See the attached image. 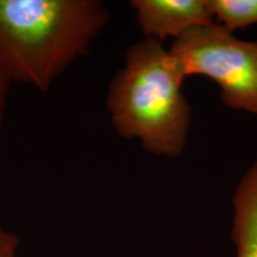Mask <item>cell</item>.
Listing matches in <instances>:
<instances>
[{
    "mask_svg": "<svg viewBox=\"0 0 257 257\" xmlns=\"http://www.w3.org/2000/svg\"><path fill=\"white\" fill-rule=\"evenodd\" d=\"M10 82L8 79L0 73V128H2L3 118H4V112L6 107V101H8Z\"/></svg>",
    "mask_w": 257,
    "mask_h": 257,
    "instance_id": "ba28073f",
    "label": "cell"
},
{
    "mask_svg": "<svg viewBox=\"0 0 257 257\" xmlns=\"http://www.w3.org/2000/svg\"><path fill=\"white\" fill-rule=\"evenodd\" d=\"M212 16L232 32L257 24V0H208Z\"/></svg>",
    "mask_w": 257,
    "mask_h": 257,
    "instance_id": "8992f818",
    "label": "cell"
},
{
    "mask_svg": "<svg viewBox=\"0 0 257 257\" xmlns=\"http://www.w3.org/2000/svg\"><path fill=\"white\" fill-rule=\"evenodd\" d=\"M185 79L179 61L161 42L144 38L131 46L107 94L118 135L138 140L155 155H181L191 123V106L181 91Z\"/></svg>",
    "mask_w": 257,
    "mask_h": 257,
    "instance_id": "7a4b0ae2",
    "label": "cell"
},
{
    "mask_svg": "<svg viewBox=\"0 0 257 257\" xmlns=\"http://www.w3.org/2000/svg\"><path fill=\"white\" fill-rule=\"evenodd\" d=\"M137 22L144 37L162 43L178 40L192 28L213 23L208 0H134Z\"/></svg>",
    "mask_w": 257,
    "mask_h": 257,
    "instance_id": "277c9868",
    "label": "cell"
},
{
    "mask_svg": "<svg viewBox=\"0 0 257 257\" xmlns=\"http://www.w3.org/2000/svg\"><path fill=\"white\" fill-rule=\"evenodd\" d=\"M19 237L0 224V257H17Z\"/></svg>",
    "mask_w": 257,
    "mask_h": 257,
    "instance_id": "52a82bcc",
    "label": "cell"
},
{
    "mask_svg": "<svg viewBox=\"0 0 257 257\" xmlns=\"http://www.w3.org/2000/svg\"><path fill=\"white\" fill-rule=\"evenodd\" d=\"M232 205L236 257H257V160L237 186Z\"/></svg>",
    "mask_w": 257,
    "mask_h": 257,
    "instance_id": "5b68a950",
    "label": "cell"
},
{
    "mask_svg": "<svg viewBox=\"0 0 257 257\" xmlns=\"http://www.w3.org/2000/svg\"><path fill=\"white\" fill-rule=\"evenodd\" d=\"M170 51L186 78L207 76L220 87L227 107L257 115V42L238 40L213 22L185 32Z\"/></svg>",
    "mask_w": 257,
    "mask_h": 257,
    "instance_id": "3957f363",
    "label": "cell"
},
{
    "mask_svg": "<svg viewBox=\"0 0 257 257\" xmlns=\"http://www.w3.org/2000/svg\"><path fill=\"white\" fill-rule=\"evenodd\" d=\"M108 19L99 0H0V73L47 92Z\"/></svg>",
    "mask_w": 257,
    "mask_h": 257,
    "instance_id": "6da1fadb",
    "label": "cell"
}]
</instances>
